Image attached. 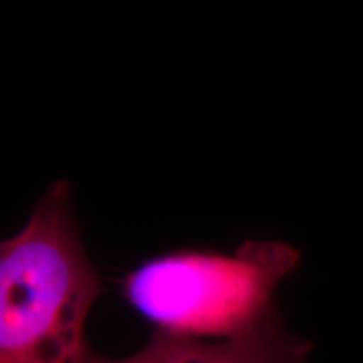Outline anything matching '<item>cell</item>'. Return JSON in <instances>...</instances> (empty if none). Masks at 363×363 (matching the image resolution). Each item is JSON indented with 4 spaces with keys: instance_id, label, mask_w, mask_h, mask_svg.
Here are the masks:
<instances>
[{
    "instance_id": "obj_1",
    "label": "cell",
    "mask_w": 363,
    "mask_h": 363,
    "mask_svg": "<svg viewBox=\"0 0 363 363\" xmlns=\"http://www.w3.org/2000/svg\"><path fill=\"white\" fill-rule=\"evenodd\" d=\"M103 279L59 180L24 229L0 240V363H91L86 323Z\"/></svg>"
},
{
    "instance_id": "obj_2",
    "label": "cell",
    "mask_w": 363,
    "mask_h": 363,
    "mask_svg": "<svg viewBox=\"0 0 363 363\" xmlns=\"http://www.w3.org/2000/svg\"><path fill=\"white\" fill-rule=\"evenodd\" d=\"M299 262L301 252L281 240H244L233 252L184 247L147 257L118 284L153 333L227 340L279 313L274 294Z\"/></svg>"
},
{
    "instance_id": "obj_3",
    "label": "cell",
    "mask_w": 363,
    "mask_h": 363,
    "mask_svg": "<svg viewBox=\"0 0 363 363\" xmlns=\"http://www.w3.org/2000/svg\"><path fill=\"white\" fill-rule=\"evenodd\" d=\"M311 342L286 328L276 313L256 328L227 340H195L153 333L148 345L126 358L94 355L91 363H308Z\"/></svg>"
}]
</instances>
